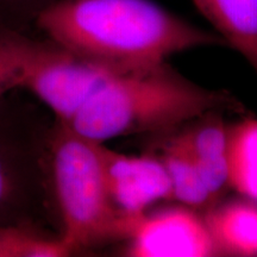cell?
<instances>
[{
  "label": "cell",
  "mask_w": 257,
  "mask_h": 257,
  "mask_svg": "<svg viewBox=\"0 0 257 257\" xmlns=\"http://www.w3.org/2000/svg\"><path fill=\"white\" fill-rule=\"evenodd\" d=\"M35 25L48 40L111 72L225 46L216 32L189 23L154 0H56Z\"/></svg>",
  "instance_id": "6da1fadb"
},
{
  "label": "cell",
  "mask_w": 257,
  "mask_h": 257,
  "mask_svg": "<svg viewBox=\"0 0 257 257\" xmlns=\"http://www.w3.org/2000/svg\"><path fill=\"white\" fill-rule=\"evenodd\" d=\"M56 0H0V29L23 32Z\"/></svg>",
  "instance_id": "9a60e30c"
},
{
  "label": "cell",
  "mask_w": 257,
  "mask_h": 257,
  "mask_svg": "<svg viewBox=\"0 0 257 257\" xmlns=\"http://www.w3.org/2000/svg\"><path fill=\"white\" fill-rule=\"evenodd\" d=\"M219 256H257V201L220 200L204 212Z\"/></svg>",
  "instance_id": "9c48e42d"
},
{
  "label": "cell",
  "mask_w": 257,
  "mask_h": 257,
  "mask_svg": "<svg viewBox=\"0 0 257 257\" xmlns=\"http://www.w3.org/2000/svg\"><path fill=\"white\" fill-rule=\"evenodd\" d=\"M221 114V112H211L182 126L181 131L172 133L197 163L216 204L230 189L227 159L229 125L225 124Z\"/></svg>",
  "instance_id": "ba28073f"
},
{
  "label": "cell",
  "mask_w": 257,
  "mask_h": 257,
  "mask_svg": "<svg viewBox=\"0 0 257 257\" xmlns=\"http://www.w3.org/2000/svg\"><path fill=\"white\" fill-rule=\"evenodd\" d=\"M224 42L257 74V0H192Z\"/></svg>",
  "instance_id": "30bf717a"
},
{
  "label": "cell",
  "mask_w": 257,
  "mask_h": 257,
  "mask_svg": "<svg viewBox=\"0 0 257 257\" xmlns=\"http://www.w3.org/2000/svg\"><path fill=\"white\" fill-rule=\"evenodd\" d=\"M227 159L230 189L257 201V118L229 125Z\"/></svg>",
  "instance_id": "7c38bea8"
},
{
  "label": "cell",
  "mask_w": 257,
  "mask_h": 257,
  "mask_svg": "<svg viewBox=\"0 0 257 257\" xmlns=\"http://www.w3.org/2000/svg\"><path fill=\"white\" fill-rule=\"evenodd\" d=\"M41 40L0 29V100L23 89Z\"/></svg>",
  "instance_id": "5bb4252c"
},
{
  "label": "cell",
  "mask_w": 257,
  "mask_h": 257,
  "mask_svg": "<svg viewBox=\"0 0 257 257\" xmlns=\"http://www.w3.org/2000/svg\"><path fill=\"white\" fill-rule=\"evenodd\" d=\"M74 255L59 233L42 225H0V257H66Z\"/></svg>",
  "instance_id": "4fadbf2b"
},
{
  "label": "cell",
  "mask_w": 257,
  "mask_h": 257,
  "mask_svg": "<svg viewBox=\"0 0 257 257\" xmlns=\"http://www.w3.org/2000/svg\"><path fill=\"white\" fill-rule=\"evenodd\" d=\"M111 70L82 59L55 42L41 40L23 89L67 124Z\"/></svg>",
  "instance_id": "5b68a950"
},
{
  "label": "cell",
  "mask_w": 257,
  "mask_h": 257,
  "mask_svg": "<svg viewBox=\"0 0 257 257\" xmlns=\"http://www.w3.org/2000/svg\"><path fill=\"white\" fill-rule=\"evenodd\" d=\"M47 126L34 106L0 100V225H42L53 210L46 176Z\"/></svg>",
  "instance_id": "277c9868"
},
{
  "label": "cell",
  "mask_w": 257,
  "mask_h": 257,
  "mask_svg": "<svg viewBox=\"0 0 257 257\" xmlns=\"http://www.w3.org/2000/svg\"><path fill=\"white\" fill-rule=\"evenodd\" d=\"M211 112L244 113V106L229 92L186 78L167 61L111 73L63 125L105 143L131 135L175 133Z\"/></svg>",
  "instance_id": "7a4b0ae2"
},
{
  "label": "cell",
  "mask_w": 257,
  "mask_h": 257,
  "mask_svg": "<svg viewBox=\"0 0 257 257\" xmlns=\"http://www.w3.org/2000/svg\"><path fill=\"white\" fill-rule=\"evenodd\" d=\"M46 176L59 234L74 255L126 240L140 218L124 214L108 194L99 143L54 121L46 146Z\"/></svg>",
  "instance_id": "3957f363"
},
{
  "label": "cell",
  "mask_w": 257,
  "mask_h": 257,
  "mask_svg": "<svg viewBox=\"0 0 257 257\" xmlns=\"http://www.w3.org/2000/svg\"><path fill=\"white\" fill-rule=\"evenodd\" d=\"M127 256H219L204 213L179 205L144 213L126 239Z\"/></svg>",
  "instance_id": "8992f818"
},
{
  "label": "cell",
  "mask_w": 257,
  "mask_h": 257,
  "mask_svg": "<svg viewBox=\"0 0 257 257\" xmlns=\"http://www.w3.org/2000/svg\"><path fill=\"white\" fill-rule=\"evenodd\" d=\"M157 156L168 173L173 200L197 211H206L214 202L197 163L176 138L170 135Z\"/></svg>",
  "instance_id": "8fae6325"
},
{
  "label": "cell",
  "mask_w": 257,
  "mask_h": 257,
  "mask_svg": "<svg viewBox=\"0 0 257 257\" xmlns=\"http://www.w3.org/2000/svg\"><path fill=\"white\" fill-rule=\"evenodd\" d=\"M108 194L120 212L140 218L154 205L173 200L168 173L157 155H127L99 143Z\"/></svg>",
  "instance_id": "52a82bcc"
}]
</instances>
